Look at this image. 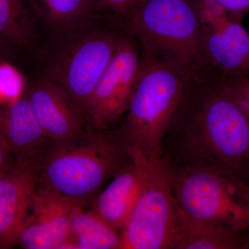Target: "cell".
<instances>
[{"mask_svg":"<svg viewBox=\"0 0 249 249\" xmlns=\"http://www.w3.org/2000/svg\"><path fill=\"white\" fill-rule=\"evenodd\" d=\"M169 132L180 140V165L214 170L249 185V124L220 81L191 80Z\"/></svg>","mask_w":249,"mask_h":249,"instance_id":"6da1fadb","label":"cell"},{"mask_svg":"<svg viewBox=\"0 0 249 249\" xmlns=\"http://www.w3.org/2000/svg\"><path fill=\"white\" fill-rule=\"evenodd\" d=\"M124 27L142 53L189 80H215L205 54L198 0H146Z\"/></svg>","mask_w":249,"mask_h":249,"instance_id":"7a4b0ae2","label":"cell"},{"mask_svg":"<svg viewBox=\"0 0 249 249\" xmlns=\"http://www.w3.org/2000/svg\"><path fill=\"white\" fill-rule=\"evenodd\" d=\"M130 160L118 134L86 132L71 142H51L37 164L38 183L84 206Z\"/></svg>","mask_w":249,"mask_h":249,"instance_id":"3957f363","label":"cell"},{"mask_svg":"<svg viewBox=\"0 0 249 249\" xmlns=\"http://www.w3.org/2000/svg\"><path fill=\"white\" fill-rule=\"evenodd\" d=\"M191 80L142 52L138 82L117 133L127 149L137 150L148 160L163 157L166 136Z\"/></svg>","mask_w":249,"mask_h":249,"instance_id":"277c9868","label":"cell"},{"mask_svg":"<svg viewBox=\"0 0 249 249\" xmlns=\"http://www.w3.org/2000/svg\"><path fill=\"white\" fill-rule=\"evenodd\" d=\"M170 167L174 196L185 213L224 229L249 231V184L214 170Z\"/></svg>","mask_w":249,"mask_h":249,"instance_id":"5b68a950","label":"cell"},{"mask_svg":"<svg viewBox=\"0 0 249 249\" xmlns=\"http://www.w3.org/2000/svg\"><path fill=\"white\" fill-rule=\"evenodd\" d=\"M177 202L168 159L147 160L137 202L121 232V249H171Z\"/></svg>","mask_w":249,"mask_h":249,"instance_id":"8992f818","label":"cell"},{"mask_svg":"<svg viewBox=\"0 0 249 249\" xmlns=\"http://www.w3.org/2000/svg\"><path fill=\"white\" fill-rule=\"evenodd\" d=\"M141 67L140 47L126 32L119 39L110 62L85 106V116L97 131L106 130L126 114Z\"/></svg>","mask_w":249,"mask_h":249,"instance_id":"52a82bcc","label":"cell"},{"mask_svg":"<svg viewBox=\"0 0 249 249\" xmlns=\"http://www.w3.org/2000/svg\"><path fill=\"white\" fill-rule=\"evenodd\" d=\"M205 54L214 80L249 76V36L241 18L214 0H198Z\"/></svg>","mask_w":249,"mask_h":249,"instance_id":"ba28073f","label":"cell"},{"mask_svg":"<svg viewBox=\"0 0 249 249\" xmlns=\"http://www.w3.org/2000/svg\"><path fill=\"white\" fill-rule=\"evenodd\" d=\"M124 34H88L69 47L52 67L47 78L61 87L83 113Z\"/></svg>","mask_w":249,"mask_h":249,"instance_id":"9c48e42d","label":"cell"},{"mask_svg":"<svg viewBox=\"0 0 249 249\" xmlns=\"http://www.w3.org/2000/svg\"><path fill=\"white\" fill-rule=\"evenodd\" d=\"M76 204L38 183L18 245L25 249H67Z\"/></svg>","mask_w":249,"mask_h":249,"instance_id":"30bf717a","label":"cell"},{"mask_svg":"<svg viewBox=\"0 0 249 249\" xmlns=\"http://www.w3.org/2000/svg\"><path fill=\"white\" fill-rule=\"evenodd\" d=\"M27 97L51 142H71L86 133L84 113L68 93L52 80L47 78L36 83Z\"/></svg>","mask_w":249,"mask_h":249,"instance_id":"8fae6325","label":"cell"},{"mask_svg":"<svg viewBox=\"0 0 249 249\" xmlns=\"http://www.w3.org/2000/svg\"><path fill=\"white\" fill-rule=\"evenodd\" d=\"M38 182L36 165L14 163L0 173V249L18 245Z\"/></svg>","mask_w":249,"mask_h":249,"instance_id":"7c38bea8","label":"cell"},{"mask_svg":"<svg viewBox=\"0 0 249 249\" xmlns=\"http://www.w3.org/2000/svg\"><path fill=\"white\" fill-rule=\"evenodd\" d=\"M0 137L19 165L37 166L51 143L27 96L0 109Z\"/></svg>","mask_w":249,"mask_h":249,"instance_id":"4fadbf2b","label":"cell"},{"mask_svg":"<svg viewBox=\"0 0 249 249\" xmlns=\"http://www.w3.org/2000/svg\"><path fill=\"white\" fill-rule=\"evenodd\" d=\"M127 150L130 162L100 192L92 209L121 232L142 191L148 160L137 150Z\"/></svg>","mask_w":249,"mask_h":249,"instance_id":"5bb4252c","label":"cell"},{"mask_svg":"<svg viewBox=\"0 0 249 249\" xmlns=\"http://www.w3.org/2000/svg\"><path fill=\"white\" fill-rule=\"evenodd\" d=\"M171 249H249V231H234L196 219L177 203Z\"/></svg>","mask_w":249,"mask_h":249,"instance_id":"9a60e30c","label":"cell"},{"mask_svg":"<svg viewBox=\"0 0 249 249\" xmlns=\"http://www.w3.org/2000/svg\"><path fill=\"white\" fill-rule=\"evenodd\" d=\"M121 232L93 209L76 204L72 213L67 249H118Z\"/></svg>","mask_w":249,"mask_h":249,"instance_id":"2e32d148","label":"cell"},{"mask_svg":"<svg viewBox=\"0 0 249 249\" xmlns=\"http://www.w3.org/2000/svg\"><path fill=\"white\" fill-rule=\"evenodd\" d=\"M30 34V19L24 1L0 0V40L22 45Z\"/></svg>","mask_w":249,"mask_h":249,"instance_id":"e0dca14e","label":"cell"},{"mask_svg":"<svg viewBox=\"0 0 249 249\" xmlns=\"http://www.w3.org/2000/svg\"><path fill=\"white\" fill-rule=\"evenodd\" d=\"M49 22L67 27L83 20L96 8L94 0H36Z\"/></svg>","mask_w":249,"mask_h":249,"instance_id":"ac0fdd59","label":"cell"},{"mask_svg":"<svg viewBox=\"0 0 249 249\" xmlns=\"http://www.w3.org/2000/svg\"><path fill=\"white\" fill-rule=\"evenodd\" d=\"M25 76L9 62L0 60V105L9 106L24 96Z\"/></svg>","mask_w":249,"mask_h":249,"instance_id":"d6986e66","label":"cell"},{"mask_svg":"<svg viewBox=\"0 0 249 249\" xmlns=\"http://www.w3.org/2000/svg\"><path fill=\"white\" fill-rule=\"evenodd\" d=\"M220 82L245 114L249 124V76Z\"/></svg>","mask_w":249,"mask_h":249,"instance_id":"ffe728a7","label":"cell"},{"mask_svg":"<svg viewBox=\"0 0 249 249\" xmlns=\"http://www.w3.org/2000/svg\"><path fill=\"white\" fill-rule=\"evenodd\" d=\"M97 9L122 19L124 22L145 3L146 0H94Z\"/></svg>","mask_w":249,"mask_h":249,"instance_id":"44dd1931","label":"cell"},{"mask_svg":"<svg viewBox=\"0 0 249 249\" xmlns=\"http://www.w3.org/2000/svg\"><path fill=\"white\" fill-rule=\"evenodd\" d=\"M234 16L242 19L249 12V0H214Z\"/></svg>","mask_w":249,"mask_h":249,"instance_id":"7402d4cb","label":"cell"},{"mask_svg":"<svg viewBox=\"0 0 249 249\" xmlns=\"http://www.w3.org/2000/svg\"><path fill=\"white\" fill-rule=\"evenodd\" d=\"M12 157L9 149L0 137V170L6 169L14 164L15 162L13 163Z\"/></svg>","mask_w":249,"mask_h":249,"instance_id":"603a6c76","label":"cell"},{"mask_svg":"<svg viewBox=\"0 0 249 249\" xmlns=\"http://www.w3.org/2000/svg\"><path fill=\"white\" fill-rule=\"evenodd\" d=\"M2 170H0V173H1V171H2Z\"/></svg>","mask_w":249,"mask_h":249,"instance_id":"cb8c5ba5","label":"cell"},{"mask_svg":"<svg viewBox=\"0 0 249 249\" xmlns=\"http://www.w3.org/2000/svg\"></svg>","mask_w":249,"mask_h":249,"instance_id":"d4e9b609","label":"cell"}]
</instances>
